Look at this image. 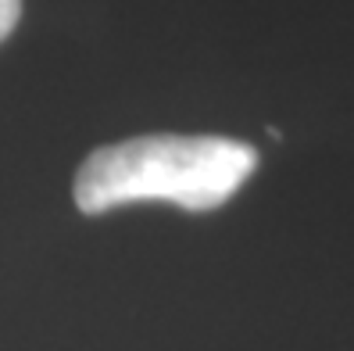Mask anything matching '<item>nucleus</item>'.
I'll use <instances>...</instances> for the list:
<instances>
[{
	"instance_id": "1",
	"label": "nucleus",
	"mask_w": 354,
	"mask_h": 351,
	"mask_svg": "<svg viewBox=\"0 0 354 351\" xmlns=\"http://www.w3.org/2000/svg\"><path fill=\"white\" fill-rule=\"evenodd\" d=\"M258 169V151L229 136L154 133L93 151L75 172V204L104 215L133 201H172L186 212H212Z\"/></svg>"
},
{
	"instance_id": "2",
	"label": "nucleus",
	"mask_w": 354,
	"mask_h": 351,
	"mask_svg": "<svg viewBox=\"0 0 354 351\" xmlns=\"http://www.w3.org/2000/svg\"><path fill=\"white\" fill-rule=\"evenodd\" d=\"M18 15H22V0H0V44L18 26Z\"/></svg>"
}]
</instances>
